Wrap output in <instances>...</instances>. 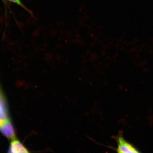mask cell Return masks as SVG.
<instances>
[{"label": "cell", "mask_w": 153, "mask_h": 153, "mask_svg": "<svg viewBox=\"0 0 153 153\" xmlns=\"http://www.w3.org/2000/svg\"><path fill=\"white\" fill-rule=\"evenodd\" d=\"M10 145L8 152L9 153H29L28 149L22 143L20 140L16 137L10 140Z\"/></svg>", "instance_id": "4"}, {"label": "cell", "mask_w": 153, "mask_h": 153, "mask_svg": "<svg viewBox=\"0 0 153 153\" xmlns=\"http://www.w3.org/2000/svg\"><path fill=\"white\" fill-rule=\"evenodd\" d=\"M6 1H8L14 3L18 5L20 7H22L23 8L25 9L29 13H31L30 11L27 8V7L25 6L23 3L22 2L21 0H6Z\"/></svg>", "instance_id": "5"}, {"label": "cell", "mask_w": 153, "mask_h": 153, "mask_svg": "<svg viewBox=\"0 0 153 153\" xmlns=\"http://www.w3.org/2000/svg\"><path fill=\"white\" fill-rule=\"evenodd\" d=\"M114 139L117 143L116 152L121 153H137L139 151L130 143L127 141L123 136L122 132L120 131L118 134L115 137Z\"/></svg>", "instance_id": "1"}, {"label": "cell", "mask_w": 153, "mask_h": 153, "mask_svg": "<svg viewBox=\"0 0 153 153\" xmlns=\"http://www.w3.org/2000/svg\"><path fill=\"white\" fill-rule=\"evenodd\" d=\"M10 119L7 100L2 88L0 85V126Z\"/></svg>", "instance_id": "2"}, {"label": "cell", "mask_w": 153, "mask_h": 153, "mask_svg": "<svg viewBox=\"0 0 153 153\" xmlns=\"http://www.w3.org/2000/svg\"><path fill=\"white\" fill-rule=\"evenodd\" d=\"M0 133L9 140L16 137V129L12 120H9L0 126Z\"/></svg>", "instance_id": "3"}]
</instances>
